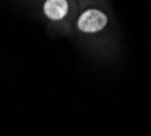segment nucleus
I'll return each instance as SVG.
<instances>
[{"label": "nucleus", "mask_w": 151, "mask_h": 136, "mask_svg": "<svg viewBox=\"0 0 151 136\" xmlns=\"http://www.w3.org/2000/svg\"><path fill=\"white\" fill-rule=\"evenodd\" d=\"M108 24V18L103 11L94 10H86L80 15L78 20H77V27L80 31L86 32V34H94V32L101 31L105 29V26Z\"/></svg>", "instance_id": "obj_1"}, {"label": "nucleus", "mask_w": 151, "mask_h": 136, "mask_svg": "<svg viewBox=\"0 0 151 136\" xmlns=\"http://www.w3.org/2000/svg\"><path fill=\"white\" fill-rule=\"evenodd\" d=\"M69 4L66 0H46L43 6L45 15L51 20H61L68 15Z\"/></svg>", "instance_id": "obj_2"}]
</instances>
